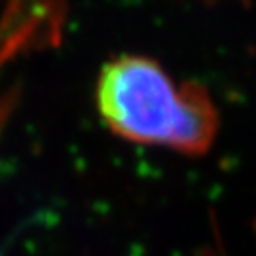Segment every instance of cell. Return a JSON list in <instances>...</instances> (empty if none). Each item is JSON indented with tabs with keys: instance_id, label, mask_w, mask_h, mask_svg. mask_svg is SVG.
<instances>
[{
	"instance_id": "cell-2",
	"label": "cell",
	"mask_w": 256,
	"mask_h": 256,
	"mask_svg": "<svg viewBox=\"0 0 256 256\" xmlns=\"http://www.w3.org/2000/svg\"><path fill=\"white\" fill-rule=\"evenodd\" d=\"M209 2H220V0H209ZM236 2H243V4H250V0H236Z\"/></svg>"
},
{
	"instance_id": "cell-1",
	"label": "cell",
	"mask_w": 256,
	"mask_h": 256,
	"mask_svg": "<svg viewBox=\"0 0 256 256\" xmlns=\"http://www.w3.org/2000/svg\"><path fill=\"white\" fill-rule=\"evenodd\" d=\"M97 106L118 137L203 156L220 129L218 108L200 82H176L162 64L142 55H118L101 68Z\"/></svg>"
}]
</instances>
